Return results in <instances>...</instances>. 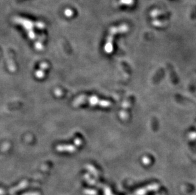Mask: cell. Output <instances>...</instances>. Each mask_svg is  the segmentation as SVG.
<instances>
[{"instance_id":"cell-1","label":"cell","mask_w":196,"mask_h":195,"mask_svg":"<svg viewBox=\"0 0 196 195\" xmlns=\"http://www.w3.org/2000/svg\"><path fill=\"white\" fill-rule=\"evenodd\" d=\"M129 30V27L126 24H122L119 26H114L111 27L109 30V35L106 39V43L104 46V50L105 53L110 54L113 51V39L114 36L117 34L125 33Z\"/></svg>"},{"instance_id":"cell-2","label":"cell","mask_w":196,"mask_h":195,"mask_svg":"<svg viewBox=\"0 0 196 195\" xmlns=\"http://www.w3.org/2000/svg\"><path fill=\"white\" fill-rule=\"evenodd\" d=\"M119 3L122 5L131 6L134 3V0H119Z\"/></svg>"}]
</instances>
